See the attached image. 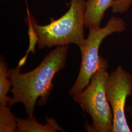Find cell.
Returning a JSON list of instances; mask_svg holds the SVG:
<instances>
[{"mask_svg":"<svg viewBox=\"0 0 132 132\" xmlns=\"http://www.w3.org/2000/svg\"><path fill=\"white\" fill-rule=\"evenodd\" d=\"M68 50V45L57 47L29 72L21 73L19 67L9 70L13 95L10 107L22 103L28 116H34L38 98L41 97L38 104L46 103L52 90L54 76L65 66Z\"/></svg>","mask_w":132,"mask_h":132,"instance_id":"cell-1","label":"cell"},{"mask_svg":"<svg viewBox=\"0 0 132 132\" xmlns=\"http://www.w3.org/2000/svg\"><path fill=\"white\" fill-rule=\"evenodd\" d=\"M86 11V0H71L70 7L65 14L57 20L52 18L50 24L44 26L38 24L28 13L26 22L29 40L36 41L40 49L71 44L79 47L85 41Z\"/></svg>","mask_w":132,"mask_h":132,"instance_id":"cell-2","label":"cell"},{"mask_svg":"<svg viewBox=\"0 0 132 132\" xmlns=\"http://www.w3.org/2000/svg\"><path fill=\"white\" fill-rule=\"evenodd\" d=\"M108 67V61L100 56L98 69L89 85L83 91L73 95L74 101L90 115L93 122L90 130L94 132L112 131L113 113L106 93Z\"/></svg>","mask_w":132,"mask_h":132,"instance_id":"cell-3","label":"cell"},{"mask_svg":"<svg viewBox=\"0 0 132 132\" xmlns=\"http://www.w3.org/2000/svg\"><path fill=\"white\" fill-rule=\"evenodd\" d=\"M126 28L125 21L121 18L112 17L103 28L90 27L88 37L79 47L82 56L80 71L76 81L71 88V95L78 94L90 83L92 77L99 66V48L102 41L109 35L122 33Z\"/></svg>","mask_w":132,"mask_h":132,"instance_id":"cell-4","label":"cell"},{"mask_svg":"<svg viewBox=\"0 0 132 132\" xmlns=\"http://www.w3.org/2000/svg\"><path fill=\"white\" fill-rule=\"evenodd\" d=\"M107 99L113 113L112 132H130L125 113L128 96H132V75L119 66L109 74L106 86Z\"/></svg>","mask_w":132,"mask_h":132,"instance_id":"cell-5","label":"cell"},{"mask_svg":"<svg viewBox=\"0 0 132 132\" xmlns=\"http://www.w3.org/2000/svg\"><path fill=\"white\" fill-rule=\"evenodd\" d=\"M113 0H88L86 1L85 27H101L106 10L111 7Z\"/></svg>","mask_w":132,"mask_h":132,"instance_id":"cell-6","label":"cell"},{"mask_svg":"<svg viewBox=\"0 0 132 132\" xmlns=\"http://www.w3.org/2000/svg\"><path fill=\"white\" fill-rule=\"evenodd\" d=\"M47 123L43 125L36 121L33 116H28L27 119L16 118L18 132H54L57 131H64L54 118H47Z\"/></svg>","mask_w":132,"mask_h":132,"instance_id":"cell-7","label":"cell"},{"mask_svg":"<svg viewBox=\"0 0 132 132\" xmlns=\"http://www.w3.org/2000/svg\"><path fill=\"white\" fill-rule=\"evenodd\" d=\"M12 87L9 72L6 62L2 57L0 60V107H5L9 104L11 98L7 96Z\"/></svg>","mask_w":132,"mask_h":132,"instance_id":"cell-8","label":"cell"},{"mask_svg":"<svg viewBox=\"0 0 132 132\" xmlns=\"http://www.w3.org/2000/svg\"><path fill=\"white\" fill-rule=\"evenodd\" d=\"M16 128V118L11 113L10 107H0V132H14Z\"/></svg>","mask_w":132,"mask_h":132,"instance_id":"cell-9","label":"cell"},{"mask_svg":"<svg viewBox=\"0 0 132 132\" xmlns=\"http://www.w3.org/2000/svg\"><path fill=\"white\" fill-rule=\"evenodd\" d=\"M132 4V0H113L112 10L113 13H123L127 11Z\"/></svg>","mask_w":132,"mask_h":132,"instance_id":"cell-10","label":"cell"},{"mask_svg":"<svg viewBox=\"0 0 132 132\" xmlns=\"http://www.w3.org/2000/svg\"><path fill=\"white\" fill-rule=\"evenodd\" d=\"M127 111V112L129 114V116H130V118L132 120V105H129V106H128Z\"/></svg>","mask_w":132,"mask_h":132,"instance_id":"cell-11","label":"cell"}]
</instances>
